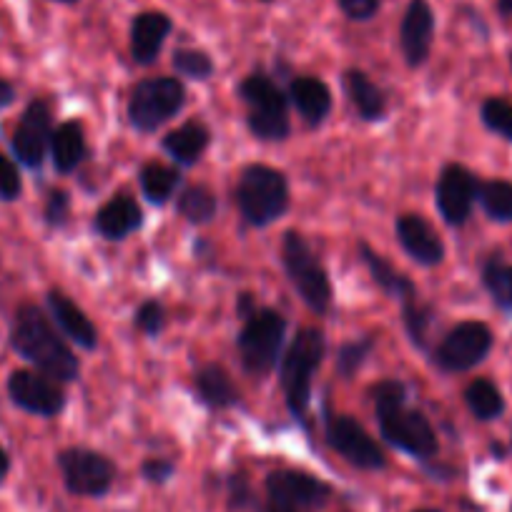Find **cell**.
<instances>
[{"label": "cell", "mask_w": 512, "mask_h": 512, "mask_svg": "<svg viewBox=\"0 0 512 512\" xmlns=\"http://www.w3.org/2000/svg\"><path fill=\"white\" fill-rule=\"evenodd\" d=\"M23 194V179L16 161L0 151V201H18Z\"/></svg>", "instance_id": "obj_37"}, {"label": "cell", "mask_w": 512, "mask_h": 512, "mask_svg": "<svg viewBox=\"0 0 512 512\" xmlns=\"http://www.w3.org/2000/svg\"><path fill=\"white\" fill-rule=\"evenodd\" d=\"M174 21L161 11H144L131 21V58L139 66H151L161 56Z\"/></svg>", "instance_id": "obj_19"}, {"label": "cell", "mask_w": 512, "mask_h": 512, "mask_svg": "<svg viewBox=\"0 0 512 512\" xmlns=\"http://www.w3.org/2000/svg\"><path fill=\"white\" fill-rule=\"evenodd\" d=\"M492 349V332L482 322H462L452 327L437 344L432 362L442 372H467L485 362V357Z\"/></svg>", "instance_id": "obj_12"}, {"label": "cell", "mask_w": 512, "mask_h": 512, "mask_svg": "<svg viewBox=\"0 0 512 512\" xmlns=\"http://www.w3.org/2000/svg\"><path fill=\"white\" fill-rule=\"evenodd\" d=\"M465 402L470 407L472 417L482 422L497 420L505 412V397L490 379H475V382L467 384Z\"/></svg>", "instance_id": "obj_28"}, {"label": "cell", "mask_w": 512, "mask_h": 512, "mask_svg": "<svg viewBox=\"0 0 512 512\" xmlns=\"http://www.w3.org/2000/svg\"><path fill=\"white\" fill-rule=\"evenodd\" d=\"M139 184L144 191L146 201H151L154 206L169 204L171 196L176 194L181 184V174L176 166L159 164V161H151L144 169L139 171Z\"/></svg>", "instance_id": "obj_27"}, {"label": "cell", "mask_w": 512, "mask_h": 512, "mask_svg": "<svg viewBox=\"0 0 512 512\" xmlns=\"http://www.w3.org/2000/svg\"><path fill=\"white\" fill-rule=\"evenodd\" d=\"M239 96L246 103V123L259 141H284L289 126V98L267 73H249L239 83Z\"/></svg>", "instance_id": "obj_5"}, {"label": "cell", "mask_w": 512, "mask_h": 512, "mask_svg": "<svg viewBox=\"0 0 512 512\" xmlns=\"http://www.w3.org/2000/svg\"><path fill=\"white\" fill-rule=\"evenodd\" d=\"M226 500H229L231 510H251V507H256L249 477L244 472L229 475V480H226Z\"/></svg>", "instance_id": "obj_39"}, {"label": "cell", "mask_w": 512, "mask_h": 512, "mask_svg": "<svg viewBox=\"0 0 512 512\" xmlns=\"http://www.w3.org/2000/svg\"><path fill=\"white\" fill-rule=\"evenodd\" d=\"M56 3H78V0H56Z\"/></svg>", "instance_id": "obj_48"}, {"label": "cell", "mask_w": 512, "mask_h": 512, "mask_svg": "<svg viewBox=\"0 0 512 512\" xmlns=\"http://www.w3.org/2000/svg\"><path fill=\"white\" fill-rule=\"evenodd\" d=\"M267 502L297 507V510H314L332 500V485L302 470H274L267 475Z\"/></svg>", "instance_id": "obj_14"}, {"label": "cell", "mask_w": 512, "mask_h": 512, "mask_svg": "<svg viewBox=\"0 0 512 512\" xmlns=\"http://www.w3.org/2000/svg\"><path fill=\"white\" fill-rule=\"evenodd\" d=\"M435 41V13L427 0H410L400 23V48L407 66L420 68L430 58Z\"/></svg>", "instance_id": "obj_16"}, {"label": "cell", "mask_w": 512, "mask_h": 512, "mask_svg": "<svg viewBox=\"0 0 512 512\" xmlns=\"http://www.w3.org/2000/svg\"><path fill=\"white\" fill-rule=\"evenodd\" d=\"M374 415L379 422V435L387 445L415 460L427 462L440 452L435 427L417 407L407 402V387L400 379H382L372 387Z\"/></svg>", "instance_id": "obj_2"}, {"label": "cell", "mask_w": 512, "mask_h": 512, "mask_svg": "<svg viewBox=\"0 0 512 512\" xmlns=\"http://www.w3.org/2000/svg\"><path fill=\"white\" fill-rule=\"evenodd\" d=\"M480 116L492 134L512 141V101H507V98H487L480 108Z\"/></svg>", "instance_id": "obj_35"}, {"label": "cell", "mask_w": 512, "mask_h": 512, "mask_svg": "<svg viewBox=\"0 0 512 512\" xmlns=\"http://www.w3.org/2000/svg\"><path fill=\"white\" fill-rule=\"evenodd\" d=\"M510 63H512V56H510Z\"/></svg>", "instance_id": "obj_49"}, {"label": "cell", "mask_w": 512, "mask_h": 512, "mask_svg": "<svg viewBox=\"0 0 512 512\" xmlns=\"http://www.w3.org/2000/svg\"><path fill=\"white\" fill-rule=\"evenodd\" d=\"M395 234L407 256L420 267H437L445 259V244L420 214H402L395 224Z\"/></svg>", "instance_id": "obj_17"}, {"label": "cell", "mask_w": 512, "mask_h": 512, "mask_svg": "<svg viewBox=\"0 0 512 512\" xmlns=\"http://www.w3.org/2000/svg\"><path fill=\"white\" fill-rule=\"evenodd\" d=\"M344 91H347L349 101L357 108L362 121L377 123L387 116V98H384L382 88L359 68H349L344 73Z\"/></svg>", "instance_id": "obj_25"}, {"label": "cell", "mask_w": 512, "mask_h": 512, "mask_svg": "<svg viewBox=\"0 0 512 512\" xmlns=\"http://www.w3.org/2000/svg\"><path fill=\"white\" fill-rule=\"evenodd\" d=\"M16 86H13L11 81H6V78H0V111H6V108L13 106V101H16Z\"/></svg>", "instance_id": "obj_42"}, {"label": "cell", "mask_w": 512, "mask_h": 512, "mask_svg": "<svg viewBox=\"0 0 512 512\" xmlns=\"http://www.w3.org/2000/svg\"><path fill=\"white\" fill-rule=\"evenodd\" d=\"M262 512H304V510H297V507H287V505H277V502H267V505L262 507Z\"/></svg>", "instance_id": "obj_45"}, {"label": "cell", "mask_w": 512, "mask_h": 512, "mask_svg": "<svg viewBox=\"0 0 512 512\" xmlns=\"http://www.w3.org/2000/svg\"><path fill=\"white\" fill-rule=\"evenodd\" d=\"M374 344H377V339H374L372 334H367V337H357V339H352V342L344 344L337 354L339 377H344V379L354 377V374L364 367V362H367L369 354H372Z\"/></svg>", "instance_id": "obj_34"}, {"label": "cell", "mask_w": 512, "mask_h": 512, "mask_svg": "<svg viewBox=\"0 0 512 512\" xmlns=\"http://www.w3.org/2000/svg\"><path fill=\"white\" fill-rule=\"evenodd\" d=\"M324 437H327V445L357 470L374 472L387 467V457H384L382 447L374 442V437L354 417L327 412V417H324Z\"/></svg>", "instance_id": "obj_10"}, {"label": "cell", "mask_w": 512, "mask_h": 512, "mask_svg": "<svg viewBox=\"0 0 512 512\" xmlns=\"http://www.w3.org/2000/svg\"><path fill=\"white\" fill-rule=\"evenodd\" d=\"M497 11L502 18H512V0H497Z\"/></svg>", "instance_id": "obj_46"}, {"label": "cell", "mask_w": 512, "mask_h": 512, "mask_svg": "<svg viewBox=\"0 0 512 512\" xmlns=\"http://www.w3.org/2000/svg\"><path fill=\"white\" fill-rule=\"evenodd\" d=\"M477 191H480V181L470 169L460 164L445 166L435 186V201L442 219L450 226L467 224L477 201Z\"/></svg>", "instance_id": "obj_15"}, {"label": "cell", "mask_w": 512, "mask_h": 512, "mask_svg": "<svg viewBox=\"0 0 512 512\" xmlns=\"http://www.w3.org/2000/svg\"><path fill=\"white\" fill-rule=\"evenodd\" d=\"M8 342L18 357L56 382H76L81 374L78 357L61 337L48 312H43L38 304L26 302L16 309Z\"/></svg>", "instance_id": "obj_1"}, {"label": "cell", "mask_w": 512, "mask_h": 512, "mask_svg": "<svg viewBox=\"0 0 512 512\" xmlns=\"http://www.w3.org/2000/svg\"><path fill=\"white\" fill-rule=\"evenodd\" d=\"M176 472V465L171 460H166V457H151V460H146L144 465H141V475H144L146 482H151V485H166V482L174 477Z\"/></svg>", "instance_id": "obj_40"}, {"label": "cell", "mask_w": 512, "mask_h": 512, "mask_svg": "<svg viewBox=\"0 0 512 512\" xmlns=\"http://www.w3.org/2000/svg\"><path fill=\"white\" fill-rule=\"evenodd\" d=\"M359 256H362V262L364 267H367L369 277L374 279V284H377L384 294L400 299V304L412 302V299L420 297V294H417L415 282H412L407 274L397 272V269L392 267L382 254H379V251H374L372 246L364 244V241L359 244Z\"/></svg>", "instance_id": "obj_23"}, {"label": "cell", "mask_w": 512, "mask_h": 512, "mask_svg": "<svg viewBox=\"0 0 512 512\" xmlns=\"http://www.w3.org/2000/svg\"><path fill=\"white\" fill-rule=\"evenodd\" d=\"M339 8L349 21H369L379 13L382 0H339Z\"/></svg>", "instance_id": "obj_41"}, {"label": "cell", "mask_w": 512, "mask_h": 512, "mask_svg": "<svg viewBox=\"0 0 512 512\" xmlns=\"http://www.w3.org/2000/svg\"><path fill=\"white\" fill-rule=\"evenodd\" d=\"M282 264L289 282L312 312L327 314L332 307V284L327 269L299 231H287L282 241Z\"/></svg>", "instance_id": "obj_6"}, {"label": "cell", "mask_w": 512, "mask_h": 512, "mask_svg": "<svg viewBox=\"0 0 512 512\" xmlns=\"http://www.w3.org/2000/svg\"><path fill=\"white\" fill-rule=\"evenodd\" d=\"M324 352H327V339L322 329L304 327L299 329L282 357L279 377H282L284 400L294 420L299 422L307 420L309 402H312V377L322 364Z\"/></svg>", "instance_id": "obj_3"}, {"label": "cell", "mask_w": 512, "mask_h": 512, "mask_svg": "<svg viewBox=\"0 0 512 512\" xmlns=\"http://www.w3.org/2000/svg\"><path fill=\"white\" fill-rule=\"evenodd\" d=\"M194 387L199 400L211 410H229L241 402L239 387L221 364H204L201 369H196Z\"/></svg>", "instance_id": "obj_22"}, {"label": "cell", "mask_w": 512, "mask_h": 512, "mask_svg": "<svg viewBox=\"0 0 512 512\" xmlns=\"http://www.w3.org/2000/svg\"><path fill=\"white\" fill-rule=\"evenodd\" d=\"M477 201H480L490 219L512 221V184H507V181H485V184H480Z\"/></svg>", "instance_id": "obj_30"}, {"label": "cell", "mask_w": 512, "mask_h": 512, "mask_svg": "<svg viewBox=\"0 0 512 512\" xmlns=\"http://www.w3.org/2000/svg\"><path fill=\"white\" fill-rule=\"evenodd\" d=\"M186 103V88L179 78H146L128 96V123L141 134H154L179 116Z\"/></svg>", "instance_id": "obj_8"}, {"label": "cell", "mask_w": 512, "mask_h": 512, "mask_svg": "<svg viewBox=\"0 0 512 512\" xmlns=\"http://www.w3.org/2000/svg\"><path fill=\"white\" fill-rule=\"evenodd\" d=\"M8 472H11V455L3 445H0V482H6Z\"/></svg>", "instance_id": "obj_44"}, {"label": "cell", "mask_w": 512, "mask_h": 512, "mask_svg": "<svg viewBox=\"0 0 512 512\" xmlns=\"http://www.w3.org/2000/svg\"><path fill=\"white\" fill-rule=\"evenodd\" d=\"M289 101L297 106L309 126H319L332 111V91L317 76H297L289 81Z\"/></svg>", "instance_id": "obj_21"}, {"label": "cell", "mask_w": 512, "mask_h": 512, "mask_svg": "<svg viewBox=\"0 0 512 512\" xmlns=\"http://www.w3.org/2000/svg\"><path fill=\"white\" fill-rule=\"evenodd\" d=\"M176 209L184 216L189 224H209L216 216V209H219V201H216L214 191L209 186H186L184 191L176 199Z\"/></svg>", "instance_id": "obj_29"}, {"label": "cell", "mask_w": 512, "mask_h": 512, "mask_svg": "<svg viewBox=\"0 0 512 512\" xmlns=\"http://www.w3.org/2000/svg\"><path fill=\"white\" fill-rule=\"evenodd\" d=\"M415 512H440V510H435V507H425V510H415Z\"/></svg>", "instance_id": "obj_47"}, {"label": "cell", "mask_w": 512, "mask_h": 512, "mask_svg": "<svg viewBox=\"0 0 512 512\" xmlns=\"http://www.w3.org/2000/svg\"><path fill=\"white\" fill-rule=\"evenodd\" d=\"M284 337H287V319L274 309H256L244 319L236 347H239L244 369L254 377H264L277 367L282 357Z\"/></svg>", "instance_id": "obj_7"}, {"label": "cell", "mask_w": 512, "mask_h": 512, "mask_svg": "<svg viewBox=\"0 0 512 512\" xmlns=\"http://www.w3.org/2000/svg\"><path fill=\"white\" fill-rule=\"evenodd\" d=\"M53 136V113L51 103L43 98H33L26 106V111L18 118L16 128L11 136V151L18 164L26 169H41L51 151Z\"/></svg>", "instance_id": "obj_11"}, {"label": "cell", "mask_w": 512, "mask_h": 512, "mask_svg": "<svg viewBox=\"0 0 512 512\" xmlns=\"http://www.w3.org/2000/svg\"><path fill=\"white\" fill-rule=\"evenodd\" d=\"M134 324L139 332L149 334V337H159L166 327V312L164 304L156 302V299H149V302L141 304L134 314Z\"/></svg>", "instance_id": "obj_36"}, {"label": "cell", "mask_w": 512, "mask_h": 512, "mask_svg": "<svg viewBox=\"0 0 512 512\" xmlns=\"http://www.w3.org/2000/svg\"><path fill=\"white\" fill-rule=\"evenodd\" d=\"M432 319H435V312H432L430 304L422 302L420 297L402 304V322H405L407 334H410L412 344H415L417 349H427Z\"/></svg>", "instance_id": "obj_31"}, {"label": "cell", "mask_w": 512, "mask_h": 512, "mask_svg": "<svg viewBox=\"0 0 512 512\" xmlns=\"http://www.w3.org/2000/svg\"><path fill=\"white\" fill-rule=\"evenodd\" d=\"M256 299H254V294H249V292H244L241 294L239 299H236V312H239V317H249V314H254L256 312Z\"/></svg>", "instance_id": "obj_43"}, {"label": "cell", "mask_w": 512, "mask_h": 512, "mask_svg": "<svg viewBox=\"0 0 512 512\" xmlns=\"http://www.w3.org/2000/svg\"><path fill=\"white\" fill-rule=\"evenodd\" d=\"M63 485L76 497H103L116 482V465L103 452L88 447H66L56 457Z\"/></svg>", "instance_id": "obj_9"}, {"label": "cell", "mask_w": 512, "mask_h": 512, "mask_svg": "<svg viewBox=\"0 0 512 512\" xmlns=\"http://www.w3.org/2000/svg\"><path fill=\"white\" fill-rule=\"evenodd\" d=\"M236 204L251 226L274 224L289 209V184L282 171L264 164H251L241 171L236 184Z\"/></svg>", "instance_id": "obj_4"}, {"label": "cell", "mask_w": 512, "mask_h": 512, "mask_svg": "<svg viewBox=\"0 0 512 512\" xmlns=\"http://www.w3.org/2000/svg\"><path fill=\"white\" fill-rule=\"evenodd\" d=\"M68 216H71V196H68V191H48L46 206H43V221H46L51 229H61V226H66Z\"/></svg>", "instance_id": "obj_38"}, {"label": "cell", "mask_w": 512, "mask_h": 512, "mask_svg": "<svg viewBox=\"0 0 512 512\" xmlns=\"http://www.w3.org/2000/svg\"><path fill=\"white\" fill-rule=\"evenodd\" d=\"M482 282H485L492 299L512 312V267L502 264L500 256H492L482 267Z\"/></svg>", "instance_id": "obj_32"}, {"label": "cell", "mask_w": 512, "mask_h": 512, "mask_svg": "<svg viewBox=\"0 0 512 512\" xmlns=\"http://www.w3.org/2000/svg\"><path fill=\"white\" fill-rule=\"evenodd\" d=\"M46 312L53 319V324L58 327V332L66 334L76 347L81 349H96L98 347V332L96 324L86 317L81 307L73 302L68 294H63L61 289H51L46 294Z\"/></svg>", "instance_id": "obj_18"}, {"label": "cell", "mask_w": 512, "mask_h": 512, "mask_svg": "<svg viewBox=\"0 0 512 512\" xmlns=\"http://www.w3.org/2000/svg\"><path fill=\"white\" fill-rule=\"evenodd\" d=\"M88 146H86V131L78 121H63L53 128L51 136V156L53 166L58 174H73L78 166L86 161Z\"/></svg>", "instance_id": "obj_24"}, {"label": "cell", "mask_w": 512, "mask_h": 512, "mask_svg": "<svg viewBox=\"0 0 512 512\" xmlns=\"http://www.w3.org/2000/svg\"><path fill=\"white\" fill-rule=\"evenodd\" d=\"M93 226L106 241H123L144 226V211L136 204V199L118 194L98 209Z\"/></svg>", "instance_id": "obj_20"}, {"label": "cell", "mask_w": 512, "mask_h": 512, "mask_svg": "<svg viewBox=\"0 0 512 512\" xmlns=\"http://www.w3.org/2000/svg\"><path fill=\"white\" fill-rule=\"evenodd\" d=\"M6 392L18 410L43 417V420L58 417L66 407V392H63L61 382L38 372V369H16V372H11L6 382Z\"/></svg>", "instance_id": "obj_13"}, {"label": "cell", "mask_w": 512, "mask_h": 512, "mask_svg": "<svg viewBox=\"0 0 512 512\" xmlns=\"http://www.w3.org/2000/svg\"><path fill=\"white\" fill-rule=\"evenodd\" d=\"M176 73L191 81H209L214 76V61H211L209 53L199 51V48H179L171 58Z\"/></svg>", "instance_id": "obj_33"}, {"label": "cell", "mask_w": 512, "mask_h": 512, "mask_svg": "<svg viewBox=\"0 0 512 512\" xmlns=\"http://www.w3.org/2000/svg\"><path fill=\"white\" fill-rule=\"evenodd\" d=\"M211 144V131L201 121H186L164 136V151L181 166H194Z\"/></svg>", "instance_id": "obj_26"}]
</instances>
